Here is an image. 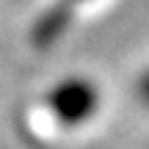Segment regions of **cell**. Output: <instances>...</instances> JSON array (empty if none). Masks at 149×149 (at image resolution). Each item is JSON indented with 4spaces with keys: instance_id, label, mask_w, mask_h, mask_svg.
<instances>
[{
    "instance_id": "277c9868",
    "label": "cell",
    "mask_w": 149,
    "mask_h": 149,
    "mask_svg": "<svg viewBox=\"0 0 149 149\" xmlns=\"http://www.w3.org/2000/svg\"><path fill=\"white\" fill-rule=\"evenodd\" d=\"M69 3H83V0H69Z\"/></svg>"
},
{
    "instance_id": "3957f363",
    "label": "cell",
    "mask_w": 149,
    "mask_h": 149,
    "mask_svg": "<svg viewBox=\"0 0 149 149\" xmlns=\"http://www.w3.org/2000/svg\"><path fill=\"white\" fill-rule=\"evenodd\" d=\"M138 97H141V102L144 105H149V69L146 72H141V77H138Z\"/></svg>"
},
{
    "instance_id": "6da1fadb",
    "label": "cell",
    "mask_w": 149,
    "mask_h": 149,
    "mask_svg": "<svg viewBox=\"0 0 149 149\" xmlns=\"http://www.w3.org/2000/svg\"><path fill=\"white\" fill-rule=\"evenodd\" d=\"M47 111L53 113V119L64 127H74V124L88 122L100 108V88L94 86V80L88 77H64L47 91Z\"/></svg>"
},
{
    "instance_id": "7a4b0ae2",
    "label": "cell",
    "mask_w": 149,
    "mask_h": 149,
    "mask_svg": "<svg viewBox=\"0 0 149 149\" xmlns=\"http://www.w3.org/2000/svg\"><path fill=\"white\" fill-rule=\"evenodd\" d=\"M72 19H74V3L58 0V3L47 6L31 25V44L36 50L55 47L66 36V31L72 28Z\"/></svg>"
}]
</instances>
